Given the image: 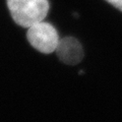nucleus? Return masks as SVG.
Returning a JSON list of instances; mask_svg holds the SVG:
<instances>
[{"mask_svg":"<svg viewBox=\"0 0 122 122\" xmlns=\"http://www.w3.org/2000/svg\"><path fill=\"white\" fill-rule=\"evenodd\" d=\"M14 22L22 28L45 20L49 12L48 0H7Z\"/></svg>","mask_w":122,"mask_h":122,"instance_id":"1","label":"nucleus"},{"mask_svg":"<svg viewBox=\"0 0 122 122\" xmlns=\"http://www.w3.org/2000/svg\"><path fill=\"white\" fill-rule=\"evenodd\" d=\"M106 1L112 4L114 7H116L117 9L122 11V0H106Z\"/></svg>","mask_w":122,"mask_h":122,"instance_id":"4","label":"nucleus"},{"mask_svg":"<svg viewBox=\"0 0 122 122\" xmlns=\"http://www.w3.org/2000/svg\"><path fill=\"white\" fill-rule=\"evenodd\" d=\"M28 29L26 38L34 48L44 54H50L55 51L59 42V36L51 24L42 20Z\"/></svg>","mask_w":122,"mask_h":122,"instance_id":"2","label":"nucleus"},{"mask_svg":"<svg viewBox=\"0 0 122 122\" xmlns=\"http://www.w3.org/2000/svg\"><path fill=\"white\" fill-rule=\"evenodd\" d=\"M55 51L58 58L67 65H75L83 58L82 46L79 41L73 37H65L61 40L59 39Z\"/></svg>","mask_w":122,"mask_h":122,"instance_id":"3","label":"nucleus"}]
</instances>
